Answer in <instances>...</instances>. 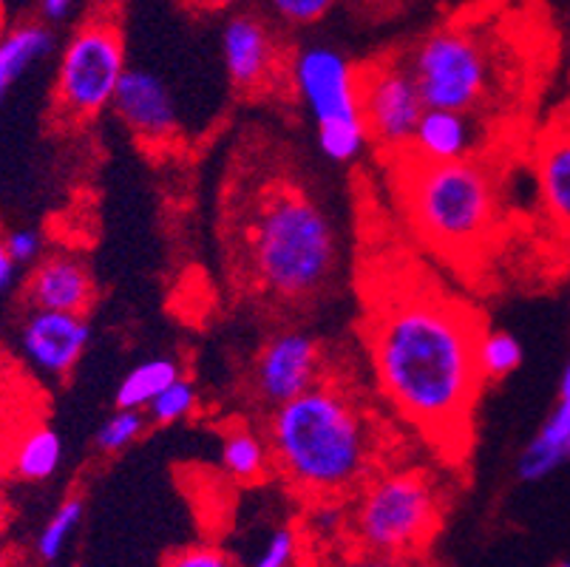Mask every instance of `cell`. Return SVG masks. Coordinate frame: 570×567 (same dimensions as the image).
I'll list each match as a JSON object with an SVG mask.
<instances>
[{
    "mask_svg": "<svg viewBox=\"0 0 570 567\" xmlns=\"http://www.w3.org/2000/svg\"><path fill=\"white\" fill-rule=\"evenodd\" d=\"M476 319L429 287L392 290L372 310V366L383 398L432 443L463 446L483 387L474 350Z\"/></svg>",
    "mask_w": 570,
    "mask_h": 567,
    "instance_id": "obj_1",
    "label": "cell"
},
{
    "mask_svg": "<svg viewBox=\"0 0 570 567\" xmlns=\"http://www.w3.org/2000/svg\"><path fill=\"white\" fill-rule=\"evenodd\" d=\"M269 460L293 491L313 502H338L377 468V429L366 405L335 378L269 409Z\"/></svg>",
    "mask_w": 570,
    "mask_h": 567,
    "instance_id": "obj_2",
    "label": "cell"
},
{
    "mask_svg": "<svg viewBox=\"0 0 570 567\" xmlns=\"http://www.w3.org/2000/svg\"><path fill=\"white\" fill-rule=\"evenodd\" d=\"M338 262L333 218L302 182H264L238 216V264L269 301L307 304L333 284Z\"/></svg>",
    "mask_w": 570,
    "mask_h": 567,
    "instance_id": "obj_3",
    "label": "cell"
},
{
    "mask_svg": "<svg viewBox=\"0 0 570 567\" xmlns=\"http://www.w3.org/2000/svg\"><path fill=\"white\" fill-rule=\"evenodd\" d=\"M401 199L423 242L445 256H469L497 222L494 174L480 159L426 163L406 150Z\"/></svg>",
    "mask_w": 570,
    "mask_h": 567,
    "instance_id": "obj_4",
    "label": "cell"
},
{
    "mask_svg": "<svg viewBox=\"0 0 570 567\" xmlns=\"http://www.w3.org/2000/svg\"><path fill=\"white\" fill-rule=\"evenodd\" d=\"M423 106L480 119L505 88V57L480 14L463 12L426 31L406 55Z\"/></svg>",
    "mask_w": 570,
    "mask_h": 567,
    "instance_id": "obj_5",
    "label": "cell"
},
{
    "mask_svg": "<svg viewBox=\"0 0 570 567\" xmlns=\"http://www.w3.org/2000/svg\"><path fill=\"white\" fill-rule=\"evenodd\" d=\"M126 12L119 0H91L60 51L55 80V117L82 125L111 108L126 75Z\"/></svg>",
    "mask_w": 570,
    "mask_h": 567,
    "instance_id": "obj_6",
    "label": "cell"
},
{
    "mask_svg": "<svg viewBox=\"0 0 570 567\" xmlns=\"http://www.w3.org/2000/svg\"><path fill=\"white\" fill-rule=\"evenodd\" d=\"M443 522L440 491L423 471H381L355 491L352 548L381 556H420Z\"/></svg>",
    "mask_w": 570,
    "mask_h": 567,
    "instance_id": "obj_7",
    "label": "cell"
},
{
    "mask_svg": "<svg viewBox=\"0 0 570 567\" xmlns=\"http://www.w3.org/2000/svg\"><path fill=\"white\" fill-rule=\"evenodd\" d=\"M287 82L313 117L326 159L352 163L364 154L370 134L357 100V66L350 57L333 46H304L289 55Z\"/></svg>",
    "mask_w": 570,
    "mask_h": 567,
    "instance_id": "obj_8",
    "label": "cell"
},
{
    "mask_svg": "<svg viewBox=\"0 0 570 567\" xmlns=\"http://www.w3.org/2000/svg\"><path fill=\"white\" fill-rule=\"evenodd\" d=\"M357 100L370 139L389 154H406L423 114V97L406 55L377 57L357 66Z\"/></svg>",
    "mask_w": 570,
    "mask_h": 567,
    "instance_id": "obj_9",
    "label": "cell"
},
{
    "mask_svg": "<svg viewBox=\"0 0 570 567\" xmlns=\"http://www.w3.org/2000/svg\"><path fill=\"white\" fill-rule=\"evenodd\" d=\"M222 60L233 88L247 97L273 91L287 82L289 75V55L282 35L267 18L253 12L227 18L222 29Z\"/></svg>",
    "mask_w": 570,
    "mask_h": 567,
    "instance_id": "obj_10",
    "label": "cell"
},
{
    "mask_svg": "<svg viewBox=\"0 0 570 567\" xmlns=\"http://www.w3.org/2000/svg\"><path fill=\"white\" fill-rule=\"evenodd\" d=\"M324 372V352L318 341L302 330L276 332L262 346L253 366V389L267 409L313 387Z\"/></svg>",
    "mask_w": 570,
    "mask_h": 567,
    "instance_id": "obj_11",
    "label": "cell"
},
{
    "mask_svg": "<svg viewBox=\"0 0 570 567\" xmlns=\"http://www.w3.org/2000/svg\"><path fill=\"white\" fill-rule=\"evenodd\" d=\"M114 114L148 148L170 145L179 134V114L170 88L148 69H126L111 100Z\"/></svg>",
    "mask_w": 570,
    "mask_h": 567,
    "instance_id": "obj_12",
    "label": "cell"
},
{
    "mask_svg": "<svg viewBox=\"0 0 570 567\" xmlns=\"http://www.w3.org/2000/svg\"><path fill=\"white\" fill-rule=\"evenodd\" d=\"M20 352L38 372L66 378L86 355L91 324L86 315L57 310H29L20 324Z\"/></svg>",
    "mask_w": 570,
    "mask_h": 567,
    "instance_id": "obj_13",
    "label": "cell"
},
{
    "mask_svg": "<svg viewBox=\"0 0 570 567\" xmlns=\"http://www.w3.org/2000/svg\"><path fill=\"white\" fill-rule=\"evenodd\" d=\"M23 299L29 310H57L86 315L97 301L95 275L75 253H49L26 275Z\"/></svg>",
    "mask_w": 570,
    "mask_h": 567,
    "instance_id": "obj_14",
    "label": "cell"
},
{
    "mask_svg": "<svg viewBox=\"0 0 570 567\" xmlns=\"http://www.w3.org/2000/svg\"><path fill=\"white\" fill-rule=\"evenodd\" d=\"M533 163L542 205L570 236V119H559L539 137Z\"/></svg>",
    "mask_w": 570,
    "mask_h": 567,
    "instance_id": "obj_15",
    "label": "cell"
},
{
    "mask_svg": "<svg viewBox=\"0 0 570 567\" xmlns=\"http://www.w3.org/2000/svg\"><path fill=\"white\" fill-rule=\"evenodd\" d=\"M476 143V119L445 108H423L414 128L409 154L426 163H454L469 159Z\"/></svg>",
    "mask_w": 570,
    "mask_h": 567,
    "instance_id": "obj_16",
    "label": "cell"
},
{
    "mask_svg": "<svg viewBox=\"0 0 570 567\" xmlns=\"http://www.w3.org/2000/svg\"><path fill=\"white\" fill-rule=\"evenodd\" d=\"M63 462V440L55 429L46 423H29L14 443L9 446V454L3 466L9 468V475L26 482H43L57 475V468Z\"/></svg>",
    "mask_w": 570,
    "mask_h": 567,
    "instance_id": "obj_17",
    "label": "cell"
},
{
    "mask_svg": "<svg viewBox=\"0 0 570 567\" xmlns=\"http://www.w3.org/2000/svg\"><path fill=\"white\" fill-rule=\"evenodd\" d=\"M570 460V420L553 409L548 420L539 426L531 443L517 457V477L522 482H539L557 475Z\"/></svg>",
    "mask_w": 570,
    "mask_h": 567,
    "instance_id": "obj_18",
    "label": "cell"
},
{
    "mask_svg": "<svg viewBox=\"0 0 570 567\" xmlns=\"http://www.w3.org/2000/svg\"><path fill=\"white\" fill-rule=\"evenodd\" d=\"M55 49V35L49 26L38 23H20L9 35L0 38V102L9 94V88L32 69L35 62L43 60Z\"/></svg>",
    "mask_w": 570,
    "mask_h": 567,
    "instance_id": "obj_19",
    "label": "cell"
},
{
    "mask_svg": "<svg viewBox=\"0 0 570 567\" xmlns=\"http://www.w3.org/2000/svg\"><path fill=\"white\" fill-rule=\"evenodd\" d=\"M222 468L230 480L245 482V486L264 480L273 468L264 434L247 429V426H233L230 431H225V437H222Z\"/></svg>",
    "mask_w": 570,
    "mask_h": 567,
    "instance_id": "obj_20",
    "label": "cell"
},
{
    "mask_svg": "<svg viewBox=\"0 0 570 567\" xmlns=\"http://www.w3.org/2000/svg\"><path fill=\"white\" fill-rule=\"evenodd\" d=\"M179 363L168 358H151L134 366L117 387V409H139L145 412L148 403L163 392L168 383L179 378Z\"/></svg>",
    "mask_w": 570,
    "mask_h": 567,
    "instance_id": "obj_21",
    "label": "cell"
},
{
    "mask_svg": "<svg viewBox=\"0 0 570 567\" xmlns=\"http://www.w3.org/2000/svg\"><path fill=\"white\" fill-rule=\"evenodd\" d=\"M82 517H86V502H82L80 493L75 497H66L57 511L51 514L49 522L43 525V530L38 534V542H35V550H38L40 561H57L63 556V550L69 548V542L75 539L77 528L82 525Z\"/></svg>",
    "mask_w": 570,
    "mask_h": 567,
    "instance_id": "obj_22",
    "label": "cell"
},
{
    "mask_svg": "<svg viewBox=\"0 0 570 567\" xmlns=\"http://www.w3.org/2000/svg\"><path fill=\"white\" fill-rule=\"evenodd\" d=\"M474 361L483 381H502L505 374L520 369L522 343L517 341L511 332L483 330L480 332V338H476Z\"/></svg>",
    "mask_w": 570,
    "mask_h": 567,
    "instance_id": "obj_23",
    "label": "cell"
},
{
    "mask_svg": "<svg viewBox=\"0 0 570 567\" xmlns=\"http://www.w3.org/2000/svg\"><path fill=\"white\" fill-rule=\"evenodd\" d=\"M18 394L12 392V378L9 374H0V466L7 462L9 446L14 443V437L26 429L29 423H35V409L29 403V398L14 400Z\"/></svg>",
    "mask_w": 570,
    "mask_h": 567,
    "instance_id": "obj_24",
    "label": "cell"
},
{
    "mask_svg": "<svg viewBox=\"0 0 570 567\" xmlns=\"http://www.w3.org/2000/svg\"><path fill=\"white\" fill-rule=\"evenodd\" d=\"M194 409H196V387L188 381V378L179 374L174 383H168V387H165L151 403H148L145 412H148L151 423L170 426L188 418Z\"/></svg>",
    "mask_w": 570,
    "mask_h": 567,
    "instance_id": "obj_25",
    "label": "cell"
},
{
    "mask_svg": "<svg viewBox=\"0 0 570 567\" xmlns=\"http://www.w3.org/2000/svg\"><path fill=\"white\" fill-rule=\"evenodd\" d=\"M145 426H148L145 412H139V409H117L97 431V449L106 451V454H119V451H126L128 446L137 443L139 437L145 434Z\"/></svg>",
    "mask_w": 570,
    "mask_h": 567,
    "instance_id": "obj_26",
    "label": "cell"
},
{
    "mask_svg": "<svg viewBox=\"0 0 570 567\" xmlns=\"http://www.w3.org/2000/svg\"><path fill=\"white\" fill-rule=\"evenodd\" d=\"M273 14L287 26H313L333 12L338 0H267Z\"/></svg>",
    "mask_w": 570,
    "mask_h": 567,
    "instance_id": "obj_27",
    "label": "cell"
},
{
    "mask_svg": "<svg viewBox=\"0 0 570 567\" xmlns=\"http://www.w3.org/2000/svg\"><path fill=\"white\" fill-rule=\"evenodd\" d=\"M163 567H238L236 559L219 545H188L165 559Z\"/></svg>",
    "mask_w": 570,
    "mask_h": 567,
    "instance_id": "obj_28",
    "label": "cell"
},
{
    "mask_svg": "<svg viewBox=\"0 0 570 567\" xmlns=\"http://www.w3.org/2000/svg\"><path fill=\"white\" fill-rule=\"evenodd\" d=\"M298 545H302L298 542V530L278 528L250 567H293L295 556H298Z\"/></svg>",
    "mask_w": 570,
    "mask_h": 567,
    "instance_id": "obj_29",
    "label": "cell"
},
{
    "mask_svg": "<svg viewBox=\"0 0 570 567\" xmlns=\"http://www.w3.org/2000/svg\"><path fill=\"white\" fill-rule=\"evenodd\" d=\"M3 247L14 264H35L43 256V233L35 227H20L3 238Z\"/></svg>",
    "mask_w": 570,
    "mask_h": 567,
    "instance_id": "obj_30",
    "label": "cell"
},
{
    "mask_svg": "<svg viewBox=\"0 0 570 567\" xmlns=\"http://www.w3.org/2000/svg\"><path fill=\"white\" fill-rule=\"evenodd\" d=\"M333 567H426L417 556H381V554H366V550L352 548L350 556L335 561Z\"/></svg>",
    "mask_w": 570,
    "mask_h": 567,
    "instance_id": "obj_31",
    "label": "cell"
},
{
    "mask_svg": "<svg viewBox=\"0 0 570 567\" xmlns=\"http://www.w3.org/2000/svg\"><path fill=\"white\" fill-rule=\"evenodd\" d=\"M185 7L194 9V12H225V9H233L238 0H183Z\"/></svg>",
    "mask_w": 570,
    "mask_h": 567,
    "instance_id": "obj_32",
    "label": "cell"
},
{
    "mask_svg": "<svg viewBox=\"0 0 570 567\" xmlns=\"http://www.w3.org/2000/svg\"><path fill=\"white\" fill-rule=\"evenodd\" d=\"M14 267H18V264L9 258L7 247H3V242H0V293H3V290L14 281Z\"/></svg>",
    "mask_w": 570,
    "mask_h": 567,
    "instance_id": "obj_33",
    "label": "cell"
},
{
    "mask_svg": "<svg viewBox=\"0 0 570 567\" xmlns=\"http://www.w3.org/2000/svg\"><path fill=\"white\" fill-rule=\"evenodd\" d=\"M557 412H562L570 420V363L562 374V383H559V403L553 405Z\"/></svg>",
    "mask_w": 570,
    "mask_h": 567,
    "instance_id": "obj_34",
    "label": "cell"
},
{
    "mask_svg": "<svg viewBox=\"0 0 570 567\" xmlns=\"http://www.w3.org/2000/svg\"><path fill=\"white\" fill-rule=\"evenodd\" d=\"M71 3H75V0H43V14L51 20L66 18V12L71 9Z\"/></svg>",
    "mask_w": 570,
    "mask_h": 567,
    "instance_id": "obj_35",
    "label": "cell"
},
{
    "mask_svg": "<svg viewBox=\"0 0 570 567\" xmlns=\"http://www.w3.org/2000/svg\"><path fill=\"white\" fill-rule=\"evenodd\" d=\"M9 522V497H7V488L0 482V530L7 528Z\"/></svg>",
    "mask_w": 570,
    "mask_h": 567,
    "instance_id": "obj_36",
    "label": "cell"
},
{
    "mask_svg": "<svg viewBox=\"0 0 570 567\" xmlns=\"http://www.w3.org/2000/svg\"><path fill=\"white\" fill-rule=\"evenodd\" d=\"M0 567H23L14 554H0Z\"/></svg>",
    "mask_w": 570,
    "mask_h": 567,
    "instance_id": "obj_37",
    "label": "cell"
},
{
    "mask_svg": "<svg viewBox=\"0 0 570 567\" xmlns=\"http://www.w3.org/2000/svg\"><path fill=\"white\" fill-rule=\"evenodd\" d=\"M557 567H570V561H559V565Z\"/></svg>",
    "mask_w": 570,
    "mask_h": 567,
    "instance_id": "obj_38",
    "label": "cell"
}]
</instances>
